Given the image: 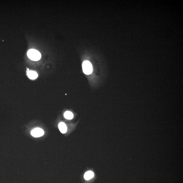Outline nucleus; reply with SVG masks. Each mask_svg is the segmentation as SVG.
Returning a JSON list of instances; mask_svg holds the SVG:
<instances>
[{"instance_id": "nucleus-1", "label": "nucleus", "mask_w": 183, "mask_h": 183, "mask_svg": "<svg viewBox=\"0 0 183 183\" xmlns=\"http://www.w3.org/2000/svg\"><path fill=\"white\" fill-rule=\"evenodd\" d=\"M27 55L29 58L33 61H38L40 59L41 57V55L39 52L34 49H31L29 50Z\"/></svg>"}, {"instance_id": "nucleus-2", "label": "nucleus", "mask_w": 183, "mask_h": 183, "mask_svg": "<svg viewBox=\"0 0 183 183\" xmlns=\"http://www.w3.org/2000/svg\"><path fill=\"white\" fill-rule=\"evenodd\" d=\"M82 69L83 72L86 75H89L92 73L93 68L92 64L89 61H85L82 64Z\"/></svg>"}, {"instance_id": "nucleus-3", "label": "nucleus", "mask_w": 183, "mask_h": 183, "mask_svg": "<svg viewBox=\"0 0 183 183\" xmlns=\"http://www.w3.org/2000/svg\"><path fill=\"white\" fill-rule=\"evenodd\" d=\"M44 134L43 131L39 128H37L33 129L31 132L32 135L35 137H41Z\"/></svg>"}, {"instance_id": "nucleus-4", "label": "nucleus", "mask_w": 183, "mask_h": 183, "mask_svg": "<svg viewBox=\"0 0 183 183\" xmlns=\"http://www.w3.org/2000/svg\"><path fill=\"white\" fill-rule=\"evenodd\" d=\"M27 74L29 78L32 80L36 79L38 76L37 73L36 72L32 71H28L27 72Z\"/></svg>"}, {"instance_id": "nucleus-5", "label": "nucleus", "mask_w": 183, "mask_h": 183, "mask_svg": "<svg viewBox=\"0 0 183 183\" xmlns=\"http://www.w3.org/2000/svg\"><path fill=\"white\" fill-rule=\"evenodd\" d=\"M59 130L62 133H65L67 131V127L66 124L64 122H61L58 125Z\"/></svg>"}, {"instance_id": "nucleus-6", "label": "nucleus", "mask_w": 183, "mask_h": 183, "mask_svg": "<svg viewBox=\"0 0 183 183\" xmlns=\"http://www.w3.org/2000/svg\"><path fill=\"white\" fill-rule=\"evenodd\" d=\"M94 176V173L91 171H89L86 172L84 175V179L87 181L90 180Z\"/></svg>"}, {"instance_id": "nucleus-7", "label": "nucleus", "mask_w": 183, "mask_h": 183, "mask_svg": "<svg viewBox=\"0 0 183 183\" xmlns=\"http://www.w3.org/2000/svg\"><path fill=\"white\" fill-rule=\"evenodd\" d=\"M64 117L67 119H72L73 117V113L70 111H67L64 114Z\"/></svg>"}]
</instances>
